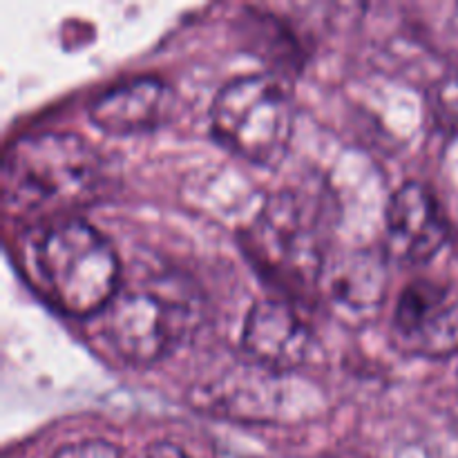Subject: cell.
I'll return each instance as SVG.
<instances>
[{
	"label": "cell",
	"mask_w": 458,
	"mask_h": 458,
	"mask_svg": "<svg viewBox=\"0 0 458 458\" xmlns=\"http://www.w3.org/2000/svg\"><path fill=\"white\" fill-rule=\"evenodd\" d=\"M101 183V157L70 132H38L4 150L0 192L9 217L85 204Z\"/></svg>",
	"instance_id": "obj_1"
},
{
	"label": "cell",
	"mask_w": 458,
	"mask_h": 458,
	"mask_svg": "<svg viewBox=\"0 0 458 458\" xmlns=\"http://www.w3.org/2000/svg\"><path fill=\"white\" fill-rule=\"evenodd\" d=\"M34 264L45 293L65 316H97L119 293L116 250L85 219L63 217L38 231Z\"/></svg>",
	"instance_id": "obj_2"
},
{
	"label": "cell",
	"mask_w": 458,
	"mask_h": 458,
	"mask_svg": "<svg viewBox=\"0 0 458 458\" xmlns=\"http://www.w3.org/2000/svg\"><path fill=\"white\" fill-rule=\"evenodd\" d=\"M213 134L226 150L255 165H277L293 134V101L280 81L249 74L224 85L210 110Z\"/></svg>",
	"instance_id": "obj_3"
},
{
	"label": "cell",
	"mask_w": 458,
	"mask_h": 458,
	"mask_svg": "<svg viewBox=\"0 0 458 458\" xmlns=\"http://www.w3.org/2000/svg\"><path fill=\"white\" fill-rule=\"evenodd\" d=\"M195 320L192 304L170 286H137L106 309V335L123 360L152 365L179 347Z\"/></svg>",
	"instance_id": "obj_4"
},
{
	"label": "cell",
	"mask_w": 458,
	"mask_h": 458,
	"mask_svg": "<svg viewBox=\"0 0 458 458\" xmlns=\"http://www.w3.org/2000/svg\"><path fill=\"white\" fill-rule=\"evenodd\" d=\"M325 222L316 206L298 192H277L250 226L255 259L298 284L325 273Z\"/></svg>",
	"instance_id": "obj_5"
},
{
	"label": "cell",
	"mask_w": 458,
	"mask_h": 458,
	"mask_svg": "<svg viewBox=\"0 0 458 458\" xmlns=\"http://www.w3.org/2000/svg\"><path fill=\"white\" fill-rule=\"evenodd\" d=\"M401 343L416 356L447 358L458 352V302L432 280L405 286L394 313Z\"/></svg>",
	"instance_id": "obj_6"
},
{
	"label": "cell",
	"mask_w": 458,
	"mask_h": 458,
	"mask_svg": "<svg viewBox=\"0 0 458 458\" xmlns=\"http://www.w3.org/2000/svg\"><path fill=\"white\" fill-rule=\"evenodd\" d=\"M447 240V222L434 192L419 182L398 188L385 213V244L401 264H423Z\"/></svg>",
	"instance_id": "obj_7"
},
{
	"label": "cell",
	"mask_w": 458,
	"mask_h": 458,
	"mask_svg": "<svg viewBox=\"0 0 458 458\" xmlns=\"http://www.w3.org/2000/svg\"><path fill=\"white\" fill-rule=\"evenodd\" d=\"M174 97L157 76H132L110 85L89 103V121L107 134H137L159 128L170 116Z\"/></svg>",
	"instance_id": "obj_8"
},
{
	"label": "cell",
	"mask_w": 458,
	"mask_h": 458,
	"mask_svg": "<svg viewBox=\"0 0 458 458\" xmlns=\"http://www.w3.org/2000/svg\"><path fill=\"white\" fill-rule=\"evenodd\" d=\"M311 331L293 307L280 300H262L249 311L242 329L246 353L276 371L295 369L311 352Z\"/></svg>",
	"instance_id": "obj_9"
},
{
	"label": "cell",
	"mask_w": 458,
	"mask_h": 458,
	"mask_svg": "<svg viewBox=\"0 0 458 458\" xmlns=\"http://www.w3.org/2000/svg\"><path fill=\"white\" fill-rule=\"evenodd\" d=\"M327 291L338 307L349 311H369L380 307L387 293V267L380 255L356 250L325 268Z\"/></svg>",
	"instance_id": "obj_10"
},
{
	"label": "cell",
	"mask_w": 458,
	"mask_h": 458,
	"mask_svg": "<svg viewBox=\"0 0 458 458\" xmlns=\"http://www.w3.org/2000/svg\"><path fill=\"white\" fill-rule=\"evenodd\" d=\"M429 112L438 128L458 132V72L443 76L429 89Z\"/></svg>",
	"instance_id": "obj_11"
},
{
	"label": "cell",
	"mask_w": 458,
	"mask_h": 458,
	"mask_svg": "<svg viewBox=\"0 0 458 458\" xmlns=\"http://www.w3.org/2000/svg\"><path fill=\"white\" fill-rule=\"evenodd\" d=\"M52 458H123V456H121V450L114 445V443L92 438V441H79V443H72V445L61 447V450H58Z\"/></svg>",
	"instance_id": "obj_12"
},
{
	"label": "cell",
	"mask_w": 458,
	"mask_h": 458,
	"mask_svg": "<svg viewBox=\"0 0 458 458\" xmlns=\"http://www.w3.org/2000/svg\"><path fill=\"white\" fill-rule=\"evenodd\" d=\"M143 458H192V456L188 454L182 445H177V443L159 441V443H152V445L148 447L146 456Z\"/></svg>",
	"instance_id": "obj_13"
}]
</instances>
